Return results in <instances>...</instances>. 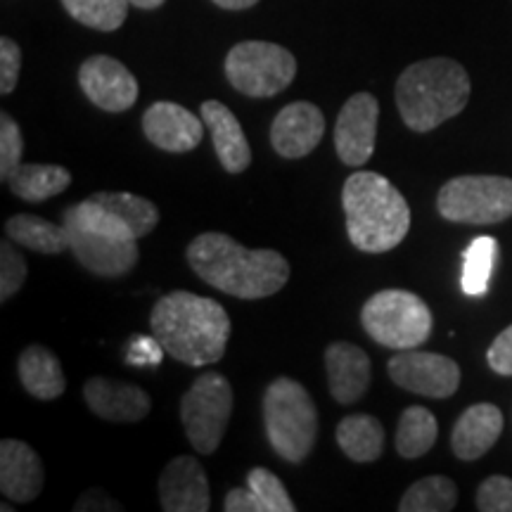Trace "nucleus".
<instances>
[{"label": "nucleus", "instance_id": "13", "mask_svg": "<svg viewBox=\"0 0 512 512\" xmlns=\"http://www.w3.org/2000/svg\"><path fill=\"white\" fill-rule=\"evenodd\" d=\"M67 230L69 249L86 271L102 275V278H119L136 268L140 256L138 240L110 238V235L93 233V230L79 226H67Z\"/></svg>", "mask_w": 512, "mask_h": 512}, {"label": "nucleus", "instance_id": "8", "mask_svg": "<svg viewBox=\"0 0 512 512\" xmlns=\"http://www.w3.org/2000/svg\"><path fill=\"white\" fill-rule=\"evenodd\" d=\"M441 219L470 226H491L512 216V178L458 176L439 190Z\"/></svg>", "mask_w": 512, "mask_h": 512}, {"label": "nucleus", "instance_id": "16", "mask_svg": "<svg viewBox=\"0 0 512 512\" xmlns=\"http://www.w3.org/2000/svg\"><path fill=\"white\" fill-rule=\"evenodd\" d=\"M159 505L164 512H207L211 505L209 479L200 460L178 456L159 475Z\"/></svg>", "mask_w": 512, "mask_h": 512}, {"label": "nucleus", "instance_id": "5", "mask_svg": "<svg viewBox=\"0 0 512 512\" xmlns=\"http://www.w3.org/2000/svg\"><path fill=\"white\" fill-rule=\"evenodd\" d=\"M264 425L273 451L287 463H304L318 437V411L304 384L278 377L264 394Z\"/></svg>", "mask_w": 512, "mask_h": 512}, {"label": "nucleus", "instance_id": "32", "mask_svg": "<svg viewBox=\"0 0 512 512\" xmlns=\"http://www.w3.org/2000/svg\"><path fill=\"white\" fill-rule=\"evenodd\" d=\"M27 261L17 252L15 242L5 238L0 242V302H8L27 283Z\"/></svg>", "mask_w": 512, "mask_h": 512}, {"label": "nucleus", "instance_id": "26", "mask_svg": "<svg viewBox=\"0 0 512 512\" xmlns=\"http://www.w3.org/2000/svg\"><path fill=\"white\" fill-rule=\"evenodd\" d=\"M437 418L422 406H411L401 413L396 427V451L403 458H420L437 444Z\"/></svg>", "mask_w": 512, "mask_h": 512}, {"label": "nucleus", "instance_id": "1", "mask_svg": "<svg viewBox=\"0 0 512 512\" xmlns=\"http://www.w3.org/2000/svg\"><path fill=\"white\" fill-rule=\"evenodd\" d=\"M204 283L238 299H266L290 280V264L275 249H247L226 233H202L185 249Z\"/></svg>", "mask_w": 512, "mask_h": 512}, {"label": "nucleus", "instance_id": "17", "mask_svg": "<svg viewBox=\"0 0 512 512\" xmlns=\"http://www.w3.org/2000/svg\"><path fill=\"white\" fill-rule=\"evenodd\" d=\"M83 399L102 420L140 422L150 415L152 399L143 387L110 377H91L83 384Z\"/></svg>", "mask_w": 512, "mask_h": 512}, {"label": "nucleus", "instance_id": "6", "mask_svg": "<svg viewBox=\"0 0 512 512\" xmlns=\"http://www.w3.org/2000/svg\"><path fill=\"white\" fill-rule=\"evenodd\" d=\"M363 330L389 349H418L432 335V311L418 294L408 290H382L361 309Z\"/></svg>", "mask_w": 512, "mask_h": 512}, {"label": "nucleus", "instance_id": "27", "mask_svg": "<svg viewBox=\"0 0 512 512\" xmlns=\"http://www.w3.org/2000/svg\"><path fill=\"white\" fill-rule=\"evenodd\" d=\"M88 200L102 204L112 214H117L121 221H126L138 240L150 235L159 223V209L155 204L145 197L131 195V192H95Z\"/></svg>", "mask_w": 512, "mask_h": 512}, {"label": "nucleus", "instance_id": "7", "mask_svg": "<svg viewBox=\"0 0 512 512\" xmlns=\"http://www.w3.org/2000/svg\"><path fill=\"white\" fill-rule=\"evenodd\" d=\"M226 79L247 98H273L297 76V60L290 50L268 41H242L226 55Z\"/></svg>", "mask_w": 512, "mask_h": 512}, {"label": "nucleus", "instance_id": "35", "mask_svg": "<svg viewBox=\"0 0 512 512\" xmlns=\"http://www.w3.org/2000/svg\"><path fill=\"white\" fill-rule=\"evenodd\" d=\"M22 72V50L12 38H0V93L10 95L17 88Z\"/></svg>", "mask_w": 512, "mask_h": 512}, {"label": "nucleus", "instance_id": "23", "mask_svg": "<svg viewBox=\"0 0 512 512\" xmlns=\"http://www.w3.org/2000/svg\"><path fill=\"white\" fill-rule=\"evenodd\" d=\"M337 444L354 463H373L384 451L382 422L368 413H354L339 420Z\"/></svg>", "mask_w": 512, "mask_h": 512}, {"label": "nucleus", "instance_id": "31", "mask_svg": "<svg viewBox=\"0 0 512 512\" xmlns=\"http://www.w3.org/2000/svg\"><path fill=\"white\" fill-rule=\"evenodd\" d=\"M247 486L254 491L261 501L266 503L268 512H294L297 505L292 503L290 494H287L285 484L273 475L266 467H254L247 475Z\"/></svg>", "mask_w": 512, "mask_h": 512}, {"label": "nucleus", "instance_id": "3", "mask_svg": "<svg viewBox=\"0 0 512 512\" xmlns=\"http://www.w3.org/2000/svg\"><path fill=\"white\" fill-rule=\"evenodd\" d=\"M347 235L366 254L399 247L411 230V207L399 188L375 171H356L342 190Z\"/></svg>", "mask_w": 512, "mask_h": 512}, {"label": "nucleus", "instance_id": "2", "mask_svg": "<svg viewBox=\"0 0 512 512\" xmlns=\"http://www.w3.org/2000/svg\"><path fill=\"white\" fill-rule=\"evenodd\" d=\"M152 337L185 366H211L226 356L230 318L216 299L185 290L164 294L150 313Z\"/></svg>", "mask_w": 512, "mask_h": 512}, {"label": "nucleus", "instance_id": "33", "mask_svg": "<svg viewBox=\"0 0 512 512\" xmlns=\"http://www.w3.org/2000/svg\"><path fill=\"white\" fill-rule=\"evenodd\" d=\"M24 138L17 121L8 112L0 114V181L8 183L10 176L22 166Z\"/></svg>", "mask_w": 512, "mask_h": 512}, {"label": "nucleus", "instance_id": "11", "mask_svg": "<svg viewBox=\"0 0 512 512\" xmlns=\"http://www.w3.org/2000/svg\"><path fill=\"white\" fill-rule=\"evenodd\" d=\"M380 102L370 93H356L344 102L335 126V150L342 164L363 166L375 152Z\"/></svg>", "mask_w": 512, "mask_h": 512}, {"label": "nucleus", "instance_id": "36", "mask_svg": "<svg viewBox=\"0 0 512 512\" xmlns=\"http://www.w3.org/2000/svg\"><path fill=\"white\" fill-rule=\"evenodd\" d=\"M489 368L498 375H512V325L505 328L486 351Z\"/></svg>", "mask_w": 512, "mask_h": 512}, {"label": "nucleus", "instance_id": "9", "mask_svg": "<svg viewBox=\"0 0 512 512\" xmlns=\"http://www.w3.org/2000/svg\"><path fill=\"white\" fill-rule=\"evenodd\" d=\"M233 387L221 373H202L181 399L185 437L202 456L221 446L233 415Z\"/></svg>", "mask_w": 512, "mask_h": 512}, {"label": "nucleus", "instance_id": "18", "mask_svg": "<svg viewBox=\"0 0 512 512\" xmlns=\"http://www.w3.org/2000/svg\"><path fill=\"white\" fill-rule=\"evenodd\" d=\"M46 484V467L29 444L5 439L0 444V491L12 503H31Z\"/></svg>", "mask_w": 512, "mask_h": 512}, {"label": "nucleus", "instance_id": "39", "mask_svg": "<svg viewBox=\"0 0 512 512\" xmlns=\"http://www.w3.org/2000/svg\"><path fill=\"white\" fill-rule=\"evenodd\" d=\"M128 3H131L133 8H140V10H157V8H162L166 0H128Z\"/></svg>", "mask_w": 512, "mask_h": 512}, {"label": "nucleus", "instance_id": "28", "mask_svg": "<svg viewBox=\"0 0 512 512\" xmlns=\"http://www.w3.org/2000/svg\"><path fill=\"white\" fill-rule=\"evenodd\" d=\"M458 503V486L444 475H432L415 482L399 503L401 512H448Z\"/></svg>", "mask_w": 512, "mask_h": 512}, {"label": "nucleus", "instance_id": "38", "mask_svg": "<svg viewBox=\"0 0 512 512\" xmlns=\"http://www.w3.org/2000/svg\"><path fill=\"white\" fill-rule=\"evenodd\" d=\"M214 5H219L223 10H249L254 8L259 0H211Z\"/></svg>", "mask_w": 512, "mask_h": 512}, {"label": "nucleus", "instance_id": "19", "mask_svg": "<svg viewBox=\"0 0 512 512\" xmlns=\"http://www.w3.org/2000/svg\"><path fill=\"white\" fill-rule=\"evenodd\" d=\"M325 370H328L332 399L344 406L361 399L373 380L368 354L349 342H335L325 349Z\"/></svg>", "mask_w": 512, "mask_h": 512}, {"label": "nucleus", "instance_id": "29", "mask_svg": "<svg viewBox=\"0 0 512 512\" xmlns=\"http://www.w3.org/2000/svg\"><path fill=\"white\" fill-rule=\"evenodd\" d=\"M498 256V242L491 235H479L470 242L463 254V290L470 297H482L489 292L491 273Z\"/></svg>", "mask_w": 512, "mask_h": 512}, {"label": "nucleus", "instance_id": "20", "mask_svg": "<svg viewBox=\"0 0 512 512\" xmlns=\"http://www.w3.org/2000/svg\"><path fill=\"white\" fill-rule=\"evenodd\" d=\"M200 117L209 128L216 157L228 174H242L252 164V147L247 143L238 117L219 100L202 102Z\"/></svg>", "mask_w": 512, "mask_h": 512}, {"label": "nucleus", "instance_id": "22", "mask_svg": "<svg viewBox=\"0 0 512 512\" xmlns=\"http://www.w3.org/2000/svg\"><path fill=\"white\" fill-rule=\"evenodd\" d=\"M17 370L22 387L41 401H53L57 396H62L64 389H67L60 358H57L50 349L41 347V344H29V347L22 351Z\"/></svg>", "mask_w": 512, "mask_h": 512}, {"label": "nucleus", "instance_id": "30", "mask_svg": "<svg viewBox=\"0 0 512 512\" xmlns=\"http://www.w3.org/2000/svg\"><path fill=\"white\" fill-rule=\"evenodd\" d=\"M64 10L83 27L117 31L128 17V0H62Z\"/></svg>", "mask_w": 512, "mask_h": 512}, {"label": "nucleus", "instance_id": "14", "mask_svg": "<svg viewBox=\"0 0 512 512\" xmlns=\"http://www.w3.org/2000/svg\"><path fill=\"white\" fill-rule=\"evenodd\" d=\"M325 136V114L313 102H290L275 114L271 145L280 157L302 159L311 155Z\"/></svg>", "mask_w": 512, "mask_h": 512}, {"label": "nucleus", "instance_id": "21", "mask_svg": "<svg viewBox=\"0 0 512 512\" xmlns=\"http://www.w3.org/2000/svg\"><path fill=\"white\" fill-rule=\"evenodd\" d=\"M503 432V413L494 403H475L460 415L451 434V448L460 460H477L491 451Z\"/></svg>", "mask_w": 512, "mask_h": 512}, {"label": "nucleus", "instance_id": "37", "mask_svg": "<svg viewBox=\"0 0 512 512\" xmlns=\"http://www.w3.org/2000/svg\"><path fill=\"white\" fill-rule=\"evenodd\" d=\"M223 510L226 512H268L266 503L254 494L249 486H238V489H230L223 501Z\"/></svg>", "mask_w": 512, "mask_h": 512}, {"label": "nucleus", "instance_id": "25", "mask_svg": "<svg viewBox=\"0 0 512 512\" xmlns=\"http://www.w3.org/2000/svg\"><path fill=\"white\" fill-rule=\"evenodd\" d=\"M8 183L19 200L46 202L72 185V174L57 164H22Z\"/></svg>", "mask_w": 512, "mask_h": 512}, {"label": "nucleus", "instance_id": "24", "mask_svg": "<svg viewBox=\"0 0 512 512\" xmlns=\"http://www.w3.org/2000/svg\"><path fill=\"white\" fill-rule=\"evenodd\" d=\"M5 233L15 245H22L38 254H62L69 249L67 226H57L34 214H15L5 221Z\"/></svg>", "mask_w": 512, "mask_h": 512}, {"label": "nucleus", "instance_id": "12", "mask_svg": "<svg viewBox=\"0 0 512 512\" xmlns=\"http://www.w3.org/2000/svg\"><path fill=\"white\" fill-rule=\"evenodd\" d=\"M79 86L95 107L105 112H126L138 100V81L119 60L93 55L81 64Z\"/></svg>", "mask_w": 512, "mask_h": 512}, {"label": "nucleus", "instance_id": "15", "mask_svg": "<svg viewBox=\"0 0 512 512\" xmlns=\"http://www.w3.org/2000/svg\"><path fill=\"white\" fill-rule=\"evenodd\" d=\"M143 133L159 150L181 155L202 143L204 121L178 102L159 100L143 114Z\"/></svg>", "mask_w": 512, "mask_h": 512}, {"label": "nucleus", "instance_id": "10", "mask_svg": "<svg viewBox=\"0 0 512 512\" xmlns=\"http://www.w3.org/2000/svg\"><path fill=\"white\" fill-rule=\"evenodd\" d=\"M389 377L394 384L408 392L430 396V399H448L460 387V368L453 358L432 354V351L401 349L387 363Z\"/></svg>", "mask_w": 512, "mask_h": 512}, {"label": "nucleus", "instance_id": "4", "mask_svg": "<svg viewBox=\"0 0 512 512\" xmlns=\"http://www.w3.org/2000/svg\"><path fill=\"white\" fill-rule=\"evenodd\" d=\"M470 76L451 57H430L403 69L396 81V107L411 131L427 133L465 110Z\"/></svg>", "mask_w": 512, "mask_h": 512}, {"label": "nucleus", "instance_id": "34", "mask_svg": "<svg viewBox=\"0 0 512 512\" xmlns=\"http://www.w3.org/2000/svg\"><path fill=\"white\" fill-rule=\"evenodd\" d=\"M477 510L512 512V479L503 475L484 479L477 491Z\"/></svg>", "mask_w": 512, "mask_h": 512}]
</instances>
